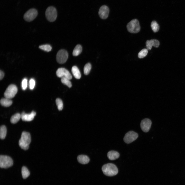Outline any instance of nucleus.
Segmentation results:
<instances>
[{
	"instance_id": "obj_1",
	"label": "nucleus",
	"mask_w": 185,
	"mask_h": 185,
	"mask_svg": "<svg viewBox=\"0 0 185 185\" xmlns=\"http://www.w3.org/2000/svg\"><path fill=\"white\" fill-rule=\"evenodd\" d=\"M31 141V137L29 133L24 131L22 133L20 139L18 142L20 147L24 150H27Z\"/></svg>"
},
{
	"instance_id": "obj_2",
	"label": "nucleus",
	"mask_w": 185,
	"mask_h": 185,
	"mask_svg": "<svg viewBox=\"0 0 185 185\" xmlns=\"http://www.w3.org/2000/svg\"><path fill=\"white\" fill-rule=\"evenodd\" d=\"M104 174L108 176H113L116 175L118 172L117 166L112 163H108L104 165L102 167Z\"/></svg>"
},
{
	"instance_id": "obj_3",
	"label": "nucleus",
	"mask_w": 185,
	"mask_h": 185,
	"mask_svg": "<svg viewBox=\"0 0 185 185\" xmlns=\"http://www.w3.org/2000/svg\"><path fill=\"white\" fill-rule=\"evenodd\" d=\"M126 27L128 31L132 33H137L140 30L139 22L136 19L131 21L127 24Z\"/></svg>"
},
{
	"instance_id": "obj_4",
	"label": "nucleus",
	"mask_w": 185,
	"mask_h": 185,
	"mask_svg": "<svg viewBox=\"0 0 185 185\" xmlns=\"http://www.w3.org/2000/svg\"><path fill=\"white\" fill-rule=\"evenodd\" d=\"M57 15L56 9L54 7H49L46 10L45 12L46 18L50 22L54 21L57 18Z\"/></svg>"
},
{
	"instance_id": "obj_5",
	"label": "nucleus",
	"mask_w": 185,
	"mask_h": 185,
	"mask_svg": "<svg viewBox=\"0 0 185 185\" xmlns=\"http://www.w3.org/2000/svg\"><path fill=\"white\" fill-rule=\"evenodd\" d=\"M13 163V161L10 157L6 155H0V166L1 168H7L12 166Z\"/></svg>"
},
{
	"instance_id": "obj_6",
	"label": "nucleus",
	"mask_w": 185,
	"mask_h": 185,
	"mask_svg": "<svg viewBox=\"0 0 185 185\" xmlns=\"http://www.w3.org/2000/svg\"><path fill=\"white\" fill-rule=\"evenodd\" d=\"M17 88L15 85L11 84L8 86L4 94L5 97L11 99L14 97L17 93Z\"/></svg>"
},
{
	"instance_id": "obj_7",
	"label": "nucleus",
	"mask_w": 185,
	"mask_h": 185,
	"mask_svg": "<svg viewBox=\"0 0 185 185\" xmlns=\"http://www.w3.org/2000/svg\"><path fill=\"white\" fill-rule=\"evenodd\" d=\"M68 53L65 50L61 49L59 51L56 55V60L59 63L63 64L65 63L67 60Z\"/></svg>"
},
{
	"instance_id": "obj_8",
	"label": "nucleus",
	"mask_w": 185,
	"mask_h": 185,
	"mask_svg": "<svg viewBox=\"0 0 185 185\" xmlns=\"http://www.w3.org/2000/svg\"><path fill=\"white\" fill-rule=\"evenodd\" d=\"M38 14V11L36 9H31L25 13L24 15V18L27 21L30 22L36 17Z\"/></svg>"
},
{
	"instance_id": "obj_9",
	"label": "nucleus",
	"mask_w": 185,
	"mask_h": 185,
	"mask_svg": "<svg viewBox=\"0 0 185 185\" xmlns=\"http://www.w3.org/2000/svg\"><path fill=\"white\" fill-rule=\"evenodd\" d=\"M138 136L137 133L133 131H130L125 134L123 140L125 143L129 144L135 140Z\"/></svg>"
},
{
	"instance_id": "obj_10",
	"label": "nucleus",
	"mask_w": 185,
	"mask_h": 185,
	"mask_svg": "<svg viewBox=\"0 0 185 185\" xmlns=\"http://www.w3.org/2000/svg\"><path fill=\"white\" fill-rule=\"evenodd\" d=\"M56 74L59 77H66L70 80L71 79L72 77L69 71L63 68H59L56 71Z\"/></svg>"
},
{
	"instance_id": "obj_11",
	"label": "nucleus",
	"mask_w": 185,
	"mask_h": 185,
	"mask_svg": "<svg viewBox=\"0 0 185 185\" xmlns=\"http://www.w3.org/2000/svg\"><path fill=\"white\" fill-rule=\"evenodd\" d=\"M152 124L150 119L145 118L143 119L140 124V126L142 130L145 132H148Z\"/></svg>"
},
{
	"instance_id": "obj_12",
	"label": "nucleus",
	"mask_w": 185,
	"mask_h": 185,
	"mask_svg": "<svg viewBox=\"0 0 185 185\" xmlns=\"http://www.w3.org/2000/svg\"><path fill=\"white\" fill-rule=\"evenodd\" d=\"M109 13V9L108 7L106 5H103L100 7L98 14L100 18L105 19L108 17Z\"/></svg>"
},
{
	"instance_id": "obj_13",
	"label": "nucleus",
	"mask_w": 185,
	"mask_h": 185,
	"mask_svg": "<svg viewBox=\"0 0 185 185\" xmlns=\"http://www.w3.org/2000/svg\"><path fill=\"white\" fill-rule=\"evenodd\" d=\"M36 115V113L33 111L29 114H26L23 112L21 114V118L23 121H31L33 119Z\"/></svg>"
},
{
	"instance_id": "obj_14",
	"label": "nucleus",
	"mask_w": 185,
	"mask_h": 185,
	"mask_svg": "<svg viewBox=\"0 0 185 185\" xmlns=\"http://www.w3.org/2000/svg\"><path fill=\"white\" fill-rule=\"evenodd\" d=\"M146 47L148 50H150L153 46L155 48L158 47L160 45V42L156 39H152L147 40L146 42Z\"/></svg>"
},
{
	"instance_id": "obj_15",
	"label": "nucleus",
	"mask_w": 185,
	"mask_h": 185,
	"mask_svg": "<svg viewBox=\"0 0 185 185\" xmlns=\"http://www.w3.org/2000/svg\"><path fill=\"white\" fill-rule=\"evenodd\" d=\"M107 156L108 159L111 160L117 159L119 156V153L114 151H110L108 152Z\"/></svg>"
},
{
	"instance_id": "obj_16",
	"label": "nucleus",
	"mask_w": 185,
	"mask_h": 185,
	"mask_svg": "<svg viewBox=\"0 0 185 185\" xmlns=\"http://www.w3.org/2000/svg\"><path fill=\"white\" fill-rule=\"evenodd\" d=\"M77 160L80 163L82 164H87L89 163L90 161V159L87 156L83 155L78 156Z\"/></svg>"
},
{
	"instance_id": "obj_17",
	"label": "nucleus",
	"mask_w": 185,
	"mask_h": 185,
	"mask_svg": "<svg viewBox=\"0 0 185 185\" xmlns=\"http://www.w3.org/2000/svg\"><path fill=\"white\" fill-rule=\"evenodd\" d=\"M71 72L75 78L78 79H80L81 77V74L78 68L76 66H73L71 69Z\"/></svg>"
},
{
	"instance_id": "obj_18",
	"label": "nucleus",
	"mask_w": 185,
	"mask_h": 185,
	"mask_svg": "<svg viewBox=\"0 0 185 185\" xmlns=\"http://www.w3.org/2000/svg\"><path fill=\"white\" fill-rule=\"evenodd\" d=\"M0 103L3 106L8 107L11 105L12 103V101L10 99L5 97L2 98L1 99Z\"/></svg>"
},
{
	"instance_id": "obj_19",
	"label": "nucleus",
	"mask_w": 185,
	"mask_h": 185,
	"mask_svg": "<svg viewBox=\"0 0 185 185\" xmlns=\"http://www.w3.org/2000/svg\"><path fill=\"white\" fill-rule=\"evenodd\" d=\"M21 118V115L19 113L15 114L11 117L10 122L12 124L17 123Z\"/></svg>"
},
{
	"instance_id": "obj_20",
	"label": "nucleus",
	"mask_w": 185,
	"mask_h": 185,
	"mask_svg": "<svg viewBox=\"0 0 185 185\" xmlns=\"http://www.w3.org/2000/svg\"><path fill=\"white\" fill-rule=\"evenodd\" d=\"M82 50V47L80 45H77L73 50L72 52L73 55L76 56L79 55L81 52Z\"/></svg>"
},
{
	"instance_id": "obj_21",
	"label": "nucleus",
	"mask_w": 185,
	"mask_h": 185,
	"mask_svg": "<svg viewBox=\"0 0 185 185\" xmlns=\"http://www.w3.org/2000/svg\"><path fill=\"white\" fill-rule=\"evenodd\" d=\"M7 132L6 127L4 125L1 126L0 128V138L1 139H4L6 137Z\"/></svg>"
},
{
	"instance_id": "obj_22",
	"label": "nucleus",
	"mask_w": 185,
	"mask_h": 185,
	"mask_svg": "<svg viewBox=\"0 0 185 185\" xmlns=\"http://www.w3.org/2000/svg\"><path fill=\"white\" fill-rule=\"evenodd\" d=\"M21 173L22 178L25 179L30 175V172L27 169L25 166L22 167L21 170Z\"/></svg>"
},
{
	"instance_id": "obj_23",
	"label": "nucleus",
	"mask_w": 185,
	"mask_h": 185,
	"mask_svg": "<svg viewBox=\"0 0 185 185\" xmlns=\"http://www.w3.org/2000/svg\"><path fill=\"white\" fill-rule=\"evenodd\" d=\"M151 26L153 31L156 32L159 29V26L157 22L155 21H153L151 23Z\"/></svg>"
},
{
	"instance_id": "obj_24",
	"label": "nucleus",
	"mask_w": 185,
	"mask_h": 185,
	"mask_svg": "<svg viewBox=\"0 0 185 185\" xmlns=\"http://www.w3.org/2000/svg\"><path fill=\"white\" fill-rule=\"evenodd\" d=\"M70 80L66 78L63 77L61 78V81L62 83L70 88L72 86V84Z\"/></svg>"
},
{
	"instance_id": "obj_25",
	"label": "nucleus",
	"mask_w": 185,
	"mask_h": 185,
	"mask_svg": "<svg viewBox=\"0 0 185 185\" xmlns=\"http://www.w3.org/2000/svg\"><path fill=\"white\" fill-rule=\"evenodd\" d=\"M39 48L47 52L50 51L52 48L51 46L48 44L40 45L39 47Z\"/></svg>"
},
{
	"instance_id": "obj_26",
	"label": "nucleus",
	"mask_w": 185,
	"mask_h": 185,
	"mask_svg": "<svg viewBox=\"0 0 185 185\" xmlns=\"http://www.w3.org/2000/svg\"><path fill=\"white\" fill-rule=\"evenodd\" d=\"M91 68V66L90 63H88L86 64L84 68V74L86 75H88L90 72Z\"/></svg>"
},
{
	"instance_id": "obj_27",
	"label": "nucleus",
	"mask_w": 185,
	"mask_h": 185,
	"mask_svg": "<svg viewBox=\"0 0 185 185\" xmlns=\"http://www.w3.org/2000/svg\"><path fill=\"white\" fill-rule=\"evenodd\" d=\"M148 52V50L146 49H142L138 53V57L140 58H144L147 55Z\"/></svg>"
},
{
	"instance_id": "obj_28",
	"label": "nucleus",
	"mask_w": 185,
	"mask_h": 185,
	"mask_svg": "<svg viewBox=\"0 0 185 185\" xmlns=\"http://www.w3.org/2000/svg\"><path fill=\"white\" fill-rule=\"evenodd\" d=\"M55 101L58 110L59 111L62 110L63 108V104L61 100L57 98L56 99Z\"/></svg>"
},
{
	"instance_id": "obj_29",
	"label": "nucleus",
	"mask_w": 185,
	"mask_h": 185,
	"mask_svg": "<svg viewBox=\"0 0 185 185\" xmlns=\"http://www.w3.org/2000/svg\"><path fill=\"white\" fill-rule=\"evenodd\" d=\"M27 86V79L25 78H24L22 82V87L23 90H25Z\"/></svg>"
},
{
	"instance_id": "obj_30",
	"label": "nucleus",
	"mask_w": 185,
	"mask_h": 185,
	"mask_svg": "<svg viewBox=\"0 0 185 185\" xmlns=\"http://www.w3.org/2000/svg\"><path fill=\"white\" fill-rule=\"evenodd\" d=\"M35 84V81L33 79H31L29 81V87L30 89L32 90L34 88Z\"/></svg>"
},
{
	"instance_id": "obj_31",
	"label": "nucleus",
	"mask_w": 185,
	"mask_h": 185,
	"mask_svg": "<svg viewBox=\"0 0 185 185\" xmlns=\"http://www.w3.org/2000/svg\"><path fill=\"white\" fill-rule=\"evenodd\" d=\"M4 72L1 70H0V80H1L2 79L3 77H4Z\"/></svg>"
}]
</instances>
